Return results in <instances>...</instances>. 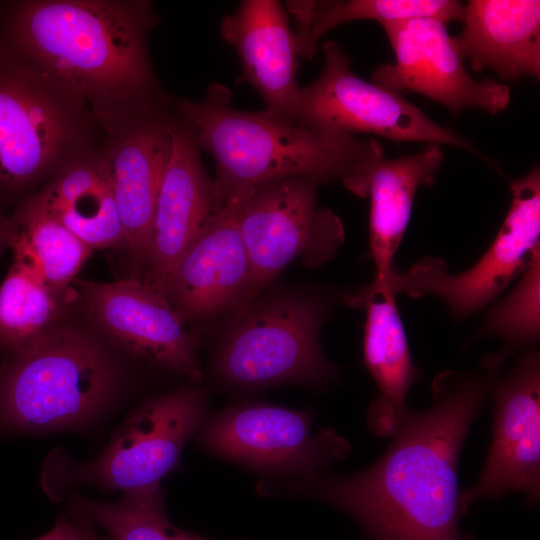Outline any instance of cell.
<instances>
[{
    "label": "cell",
    "instance_id": "6da1fadb",
    "mask_svg": "<svg viewBox=\"0 0 540 540\" xmlns=\"http://www.w3.org/2000/svg\"><path fill=\"white\" fill-rule=\"evenodd\" d=\"M444 372L433 403L409 409L385 453L349 475L269 478L263 496L317 500L350 516L369 540H466L459 528L458 461L497 370Z\"/></svg>",
    "mask_w": 540,
    "mask_h": 540
},
{
    "label": "cell",
    "instance_id": "7a4b0ae2",
    "mask_svg": "<svg viewBox=\"0 0 540 540\" xmlns=\"http://www.w3.org/2000/svg\"><path fill=\"white\" fill-rule=\"evenodd\" d=\"M158 21L147 0L0 1V43L64 80L106 130L174 103L150 57Z\"/></svg>",
    "mask_w": 540,
    "mask_h": 540
},
{
    "label": "cell",
    "instance_id": "3957f363",
    "mask_svg": "<svg viewBox=\"0 0 540 540\" xmlns=\"http://www.w3.org/2000/svg\"><path fill=\"white\" fill-rule=\"evenodd\" d=\"M174 112L193 130L200 150L216 164L217 197L279 179L340 181L360 196L384 157L381 144L351 135L322 133L286 123L264 110L231 105V91L212 83L199 101L175 98Z\"/></svg>",
    "mask_w": 540,
    "mask_h": 540
},
{
    "label": "cell",
    "instance_id": "277c9868",
    "mask_svg": "<svg viewBox=\"0 0 540 540\" xmlns=\"http://www.w3.org/2000/svg\"><path fill=\"white\" fill-rule=\"evenodd\" d=\"M127 355L78 309L0 357V431L37 435L84 428L132 383Z\"/></svg>",
    "mask_w": 540,
    "mask_h": 540
},
{
    "label": "cell",
    "instance_id": "5b68a950",
    "mask_svg": "<svg viewBox=\"0 0 540 540\" xmlns=\"http://www.w3.org/2000/svg\"><path fill=\"white\" fill-rule=\"evenodd\" d=\"M106 133L64 80L0 43V206L17 207L103 150Z\"/></svg>",
    "mask_w": 540,
    "mask_h": 540
},
{
    "label": "cell",
    "instance_id": "8992f818",
    "mask_svg": "<svg viewBox=\"0 0 540 540\" xmlns=\"http://www.w3.org/2000/svg\"><path fill=\"white\" fill-rule=\"evenodd\" d=\"M329 311L326 298L309 292L256 297L233 313L212 357L213 375L224 385L256 390L297 384L327 388L337 367L320 342Z\"/></svg>",
    "mask_w": 540,
    "mask_h": 540
},
{
    "label": "cell",
    "instance_id": "52a82bcc",
    "mask_svg": "<svg viewBox=\"0 0 540 540\" xmlns=\"http://www.w3.org/2000/svg\"><path fill=\"white\" fill-rule=\"evenodd\" d=\"M206 409L207 391L198 385L152 395L125 417L96 458L56 469L62 476L54 477V484L123 493L161 486L179 468L183 450L198 433Z\"/></svg>",
    "mask_w": 540,
    "mask_h": 540
},
{
    "label": "cell",
    "instance_id": "ba28073f",
    "mask_svg": "<svg viewBox=\"0 0 540 540\" xmlns=\"http://www.w3.org/2000/svg\"><path fill=\"white\" fill-rule=\"evenodd\" d=\"M322 51L323 70L315 81L300 87L293 124L327 134L366 133L480 154L470 141L434 121L401 94L356 75L349 55L337 42H324Z\"/></svg>",
    "mask_w": 540,
    "mask_h": 540
},
{
    "label": "cell",
    "instance_id": "9c48e42d",
    "mask_svg": "<svg viewBox=\"0 0 540 540\" xmlns=\"http://www.w3.org/2000/svg\"><path fill=\"white\" fill-rule=\"evenodd\" d=\"M511 202L494 241L471 268L452 273L437 257H424L406 271L396 268L383 285L394 295H433L456 319L483 309L540 253V171L533 168L510 182Z\"/></svg>",
    "mask_w": 540,
    "mask_h": 540
},
{
    "label": "cell",
    "instance_id": "30bf717a",
    "mask_svg": "<svg viewBox=\"0 0 540 540\" xmlns=\"http://www.w3.org/2000/svg\"><path fill=\"white\" fill-rule=\"evenodd\" d=\"M320 185L316 179L296 177L248 188L239 220L250 264L242 307L293 260L315 267L336 255L344 227L332 210L318 207Z\"/></svg>",
    "mask_w": 540,
    "mask_h": 540
},
{
    "label": "cell",
    "instance_id": "8fae6325",
    "mask_svg": "<svg viewBox=\"0 0 540 540\" xmlns=\"http://www.w3.org/2000/svg\"><path fill=\"white\" fill-rule=\"evenodd\" d=\"M196 435L209 454L271 478L315 476L351 452L333 429L313 433L309 411L266 403L232 405L206 416Z\"/></svg>",
    "mask_w": 540,
    "mask_h": 540
},
{
    "label": "cell",
    "instance_id": "7c38bea8",
    "mask_svg": "<svg viewBox=\"0 0 540 540\" xmlns=\"http://www.w3.org/2000/svg\"><path fill=\"white\" fill-rule=\"evenodd\" d=\"M80 312L135 363L170 372L199 385V335L163 293L141 280L127 278L72 283Z\"/></svg>",
    "mask_w": 540,
    "mask_h": 540
},
{
    "label": "cell",
    "instance_id": "4fadbf2b",
    "mask_svg": "<svg viewBox=\"0 0 540 540\" xmlns=\"http://www.w3.org/2000/svg\"><path fill=\"white\" fill-rule=\"evenodd\" d=\"M395 61L378 66L372 82L392 92L421 94L452 114L480 109L491 115L510 103V88L492 79L476 80L467 71L446 23L418 18L381 24Z\"/></svg>",
    "mask_w": 540,
    "mask_h": 540
},
{
    "label": "cell",
    "instance_id": "5bb4252c",
    "mask_svg": "<svg viewBox=\"0 0 540 540\" xmlns=\"http://www.w3.org/2000/svg\"><path fill=\"white\" fill-rule=\"evenodd\" d=\"M490 392L495 403L492 443L479 479L459 494L462 516L476 501L511 491H522L529 504L539 502V352L524 353L504 377L496 374Z\"/></svg>",
    "mask_w": 540,
    "mask_h": 540
},
{
    "label": "cell",
    "instance_id": "9a60e30c",
    "mask_svg": "<svg viewBox=\"0 0 540 540\" xmlns=\"http://www.w3.org/2000/svg\"><path fill=\"white\" fill-rule=\"evenodd\" d=\"M248 188L218 198L209 221L164 281L162 293L186 325L233 314L244 304L250 264L239 220Z\"/></svg>",
    "mask_w": 540,
    "mask_h": 540
},
{
    "label": "cell",
    "instance_id": "2e32d148",
    "mask_svg": "<svg viewBox=\"0 0 540 540\" xmlns=\"http://www.w3.org/2000/svg\"><path fill=\"white\" fill-rule=\"evenodd\" d=\"M169 109L128 117L105 130L103 156L131 263V276L140 279L149 245L160 185L172 143Z\"/></svg>",
    "mask_w": 540,
    "mask_h": 540
},
{
    "label": "cell",
    "instance_id": "e0dca14e",
    "mask_svg": "<svg viewBox=\"0 0 540 540\" xmlns=\"http://www.w3.org/2000/svg\"><path fill=\"white\" fill-rule=\"evenodd\" d=\"M167 123L172 149L139 279L161 293L167 275L203 230L219 200L214 181L203 165L196 136L173 106L168 111Z\"/></svg>",
    "mask_w": 540,
    "mask_h": 540
},
{
    "label": "cell",
    "instance_id": "ac0fdd59",
    "mask_svg": "<svg viewBox=\"0 0 540 540\" xmlns=\"http://www.w3.org/2000/svg\"><path fill=\"white\" fill-rule=\"evenodd\" d=\"M221 37L237 52L242 74L237 82L252 85L264 111L292 123L300 87L297 83L302 48L279 1L244 0L220 24Z\"/></svg>",
    "mask_w": 540,
    "mask_h": 540
},
{
    "label": "cell",
    "instance_id": "d6986e66",
    "mask_svg": "<svg viewBox=\"0 0 540 540\" xmlns=\"http://www.w3.org/2000/svg\"><path fill=\"white\" fill-rule=\"evenodd\" d=\"M347 301L366 311L363 361L379 389L367 425L377 436H393L409 411L407 394L421 376L411 358L396 295L364 286Z\"/></svg>",
    "mask_w": 540,
    "mask_h": 540
},
{
    "label": "cell",
    "instance_id": "ffe728a7",
    "mask_svg": "<svg viewBox=\"0 0 540 540\" xmlns=\"http://www.w3.org/2000/svg\"><path fill=\"white\" fill-rule=\"evenodd\" d=\"M453 37L474 71L489 69L508 81L540 77V1L470 0Z\"/></svg>",
    "mask_w": 540,
    "mask_h": 540
},
{
    "label": "cell",
    "instance_id": "44dd1931",
    "mask_svg": "<svg viewBox=\"0 0 540 540\" xmlns=\"http://www.w3.org/2000/svg\"><path fill=\"white\" fill-rule=\"evenodd\" d=\"M443 160L441 145L426 144L413 154L384 156L371 171L363 195L370 199L369 246L376 271L371 283L385 284L394 271L417 191L435 182Z\"/></svg>",
    "mask_w": 540,
    "mask_h": 540
},
{
    "label": "cell",
    "instance_id": "7402d4cb",
    "mask_svg": "<svg viewBox=\"0 0 540 540\" xmlns=\"http://www.w3.org/2000/svg\"><path fill=\"white\" fill-rule=\"evenodd\" d=\"M102 151L69 165L33 195L91 249L126 250Z\"/></svg>",
    "mask_w": 540,
    "mask_h": 540
},
{
    "label": "cell",
    "instance_id": "603a6c76",
    "mask_svg": "<svg viewBox=\"0 0 540 540\" xmlns=\"http://www.w3.org/2000/svg\"><path fill=\"white\" fill-rule=\"evenodd\" d=\"M13 259L30 268L54 293L67 296L92 249L51 215L34 195L13 209Z\"/></svg>",
    "mask_w": 540,
    "mask_h": 540
},
{
    "label": "cell",
    "instance_id": "cb8c5ba5",
    "mask_svg": "<svg viewBox=\"0 0 540 540\" xmlns=\"http://www.w3.org/2000/svg\"><path fill=\"white\" fill-rule=\"evenodd\" d=\"M303 58L311 59L318 40L331 29L350 21L374 20L380 24L418 18L461 21L465 4L455 0H346L288 1Z\"/></svg>",
    "mask_w": 540,
    "mask_h": 540
},
{
    "label": "cell",
    "instance_id": "d4e9b609",
    "mask_svg": "<svg viewBox=\"0 0 540 540\" xmlns=\"http://www.w3.org/2000/svg\"><path fill=\"white\" fill-rule=\"evenodd\" d=\"M73 307V290L67 296L54 293L30 268L13 259L0 285V357L26 346Z\"/></svg>",
    "mask_w": 540,
    "mask_h": 540
},
{
    "label": "cell",
    "instance_id": "484cf974",
    "mask_svg": "<svg viewBox=\"0 0 540 540\" xmlns=\"http://www.w3.org/2000/svg\"><path fill=\"white\" fill-rule=\"evenodd\" d=\"M72 499L109 540H216L172 525L161 486L126 492L115 502L81 496Z\"/></svg>",
    "mask_w": 540,
    "mask_h": 540
},
{
    "label": "cell",
    "instance_id": "4316f807",
    "mask_svg": "<svg viewBox=\"0 0 540 540\" xmlns=\"http://www.w3.org/2000/svg\"><path fill=\"white\" fill-rule=\"evenodd\" d=\"M540 253L520 275L513 291L488 313L477 336H496L503 350L484 359L482 367L499 369L516 349L538 341L540 335Z\"/></svg>",
    "mask_w": 540,
    "mask_h": 540
},
{
    "label": "cell",
    "instance_id": "83f0119b",
    "mask_svg": "<svg viewBox=\"0 0 540 540\" xmlns=\"http://www.w3.org/2000/svg\"><path fill=\"white\" fill-rule=\"evenodd\" d=\"M68 517L71 522V540H106L82 508L72 499L69 501Z\"/></svg>",
    "mask_w": 540,
    "mask_h": 540
},
{
    "label": "cell",
    "instance_id": "f1b7e54d",
    "mask_svg": "<svg viewBox=\"0 0 540 540\" xmlns=\"http://www.w3.org/2000/svg\"><path fill=\"white\" fill-rule=\"evenodd\" d=\"M16 228L11 214L0 206V260L8 249L12 248Z\"/></svg>",
    "mask_w": 540,
    "mask_h": 540
},
{
    "label": "cell",
    "instance_id": "f546056e",
    "mask_svg": "<svg viewBox=\"0 0 540 540\" xmlns=\"http://www.w3.org/2000/svg\"><path fill=\"white\" fill-rule=\"evenodd\" d=\"M72 530L68 515H61L54 526L44 535L35 540H71Z\"/></svg>",
    "mask_w": 540,
    "mask_h": 540
}]
</instances>
